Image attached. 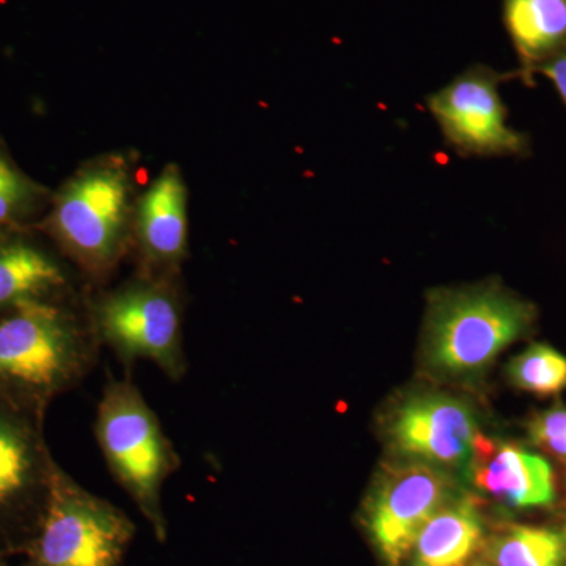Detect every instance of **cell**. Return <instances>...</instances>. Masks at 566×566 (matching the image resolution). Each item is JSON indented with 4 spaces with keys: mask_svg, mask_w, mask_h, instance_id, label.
I'll return each mask as SVG.
<instances>
[{
    "mask_svg": "<svg viewBox=\"0 0 566 566\" xmlns=\"http://www.w3.org/2000/svg\"><path fill=\"white\" fill-rule=\"evenodd\" d=\"M76 274L29 227L0 230V312L28 301L81 296Z\"/></svg>",
    "mask_w": 566,
    "mask_h": 566,
    "instance_id": "4fadbf2b",
    "label": "cell"
},
{
    "mask_svg": "<svg viewBox=\"0 0 566 566\" xmlns=\"http://www.w3.org/2000/svg\"><path fill=\"white\" fill-rule=\"evenodd\" d=\"M527 446L542 453L566 472V405L554 401L545 409L532 412L524 422Z\"/></svg>",
    "mask_w": 566,
    "mask_h": 566,
    "instance_id": "d6986e66",
    "label": "cell"
},
{
    "mask_svg": "<svg viewBox=\"0 0 566 566\" xmlns=\"http://www.w3.org/2000/svg\"><path fill=\"white\" fill-rule=\"evenodd\" d=\"M134 536L132 517L59 465L24 566H123Z\"/></svg>",
    "mask_w": 566,
    "mask_h": 566,
    "instance_id": "8992f818",
    "label": "cell"
},
{
    "mask_svg": "<svg viewBox=\"0 0 566 566\" xmlns=\"http://www.w3.org/2000/svg\"><path fill=\"white\" fill-rule=\"evenodd\" d=\"M6 556L7 554H3L2 551H0V566H7Z\"/></svg>",
    "mask_w": 566,
    "mask_h": 566,
    "instance_id": "603a6c76",
    "label": "cell"
},
{
    "mask_svg": "<svg viewBox=\"0 0 566 566\" xmlns=\"http://www.w3.org/2000/svg\"><path fill=\"white\" fill-rule=\"evenodd\" d=\"M44 420L0 405V551L22 554L35 535L54 485Z\"/></svg>",
    "mask_w": 566,
    "mask_h": 566,
    "instance_id": "ba28073f",
    "label": "cell"
},
{
    "mask_svg": "<svg viewBox=\"0 0 566 566\" xmlns=\"http://www.w3.org/2000/svg\"><path fill=\"white\" fill-rule=\"evenodd\" d=\"M536 74H543L546 80L551 81L566 106V46L562 48L549 61L543 63Z\"/></svg>",
    "mask_w": 566,
    "mask_h": 566,
    "instance_id": "ffe728a7",
    "label": "cell"
},
{
    "mask_svg": "<svg viewBox=\"0 0 566 566\" xmlns=\"http://www.w3.org/2000/svg\"><path fill=\"white\" fill-rule=\"evenodd\" d=\"M51 199L50 189L25 174L0 142V230L28 227Z\"/></svg>",
    "mask_w": 566,
    "mask_h": 566,
    "instance_id": "ac0fdd59",
    "label": "cell"
},
{
    "mask_svg": "<svg viewBox=\"0 0 566 566\" xmlns=\"http://www.w3.org/2000/svg\"><path fill=\"white\" fill-rule=\"evenodd\" d=\"M504 20L520 57L516 74L534 87L539 66L566 46V0H504Z\"/></svg>",
    "mask_w": 566,
    "mask_h": 566,
    "instance_id": "9a60e30c",
    "label": "cell"
},
{
    "mask_svg": "<svg viewBox=\"0 0 566 566\" xmlns=\"http://www.w3.org/2000/svg\"><path fill=\"white\" fill-rule=\"evenodd\" d=\"M471 566H493V565L488 564L485 558L482 557V558H476L474 564H472Z\"/></svg>",
    "mask_w": 566,
    "mask_h": 566,
    "instance_id": "7402d4cb",
    "label": "cell"
},
{
    "mask_svg": "<svg viewBox=\"0 0 566 566\" xmlns=\"http://www.w3.org/2000/svg\"><path fill=\"white\" fill-rule=\"evenodd\" d=\"M557 509H560V526L566 532V480L564 486H562L560 502H558Z\"/></svg>",
    "mask_w": 566,
    "mask_h": 566,
    "instance_id": "44dd1931",
    "label": "cell"
},
{
    "mask_svg": "<svg viewBox=\"0 0 566 566\" xmlns=\"http://www.w3.org/2000/svg\"><path fill=\"white\" fill-rule=\"evenodd\" d=\"M132 252L139 273L181 275L189 256V189L178 164H167L137 193Z\"/></svg>",
    "mask_w": 566,
    "mask_h": 566,
    "instance_id": "7c38bea8",
    "label": "cell"
},
{
    "mask_svg": "<svg viewBox=\"0 0 566 566\" xmlns=\"http://www.w3.org/2000/svg\"><path fill=\"white\" fill-rule=\"evenodd\" d=\"M486 538L479 497L458 491L419 532L405 566H471Z\"/></svg>",
    "mask_w": 566,
    "mask_h": 566,
    "instance_id": "5bb4252c",
    "label": "cell"
},
{
    "mask_svg": "<svg viewBox=\"0 0 566 566\" xmlns=\"http://www.w3.org/2000/svg\"><path fill=\"white\" fill-rule=\"evenodd\" d=\"M378 424L390 460L415 461L452 474H465L483 433L474 405L441 387L398 392L382 408Z\"/></svg>",
    "mask_w": 566,
    "mask_h": 566,
    "instance_id": "52a82bcc",
    "label": "cell"
},
{
    "mask_svg": "<svg viewBox=\"0 0 566 566\" xmlns=\"http://www.w3.org/2000/svg\"><path fill=\"white\" fill-rule=\"evenodd\" d=\"M465 475L476 493L510 512H543L560 502L554 464L520 442L480 434Z\"/></svg>",
    "mask_w": 566,
    "mask_h": 566,
    "instance_id": "8fae6325",
    "label": "cell"
},
{
    "mask_svg": "<svg viewBox=\"0 0 566 566\" xmlns=\"http://www.w3.org/2000/svg\"><path fill=\"white\" fill-rule=\"evenodd\" d=\"M482 557L493 566H566V532L560 526L502 523L488 534Z\"/></svg>",
    "mask_w": 566,
    "mask_h": 566,
    "instance_id": "2e32d148",
    "label": "cell"
},
{
    "mask_svg": "<svg viewBox=\"0 0 566 566\" xmlns=\"http://www.w3.org/2000/svg\"><path fill=\"white\" fill-rule=\"evenodd\" d=\"M136 164L123 151L82 164L57 192L39 230L82 279L99 289L133 251Z\"/></svg>",
    "mask_w": 566,
    "mask_h": 566,
    "instance_id": "3957f363",
    "label": "cell"
},
{
    "mask_svg": "<svg viewBox=\"0 0 566 566\" xmlns=\"http://www.w3.org/2000/svg\"><path fill=\"white\" fill-rule=\"evenodd\" d=\"M85 308L98 337L132 378L134 365L150 360L170 381L188 374L181 275L145 274L109 290L85 293Z\"/></svg>",
    "mask_w": 566,
    "mask_h": 566,
    "instance_id": "277c9868",
    "label": "cell"
},
{
    "mask_svg": "<svg viewBox=\"0 0 566 566\" xmlns=\"http://www.w3.org/2000/svg\"><path fill=\"white\" fill-rule=\"evenodd\" d=\"M504 376L517 392L542 400L557 398L566 390V356L554 346L534 342L505 364Z\"/></svg>",
    "mask_w": 566,
    "mask_h": 566,
    "instance_id": "e0dca14e",
    "label": "cell"
},
{
    "mask_svg": "<svg viewBox=\"0 0 566 566\" xmlns=\"http://www.w3.org/2000/svg\"><path fill=\"white\" fill-rule=\"evenodd\" d=\"M102 348L85 293L0 312V405L46 420L54 400L92 374Z\"/></svg>",
    "mask_w": 566,
    "mask_h": 566,
    "instance_id": "6da1fadb",
    "label": "cell"
},
{
    "mask_svg": "<svg viewBox=\"0 0 566 566\" xmlns=\"http://www.w3.org/2000/svg\"><path fill=\"white\" fill-rule=\"evenodd\" d=\"M458 491L455 474L444 469L390 458L381 464L365 497L363 520L386 566H405L419 532Z\"/></svg>",
    "mask_w": 566,
    "mask_h": 566,
    "instance_id": "9c48e42d",
    "label": "cell"
},
{
    "mask_svg": "<svg viewBox=\"0 0 566 566\" xmlns=\"http://www.w3.org/2000/svg\"><path fill=\"white\" fill-rule=\"evenodd\" d=\"M538 307L499 277L427 292L419 364L438 385H465L538 326Z\"/></svg>",
    "mask_w": 566,
    "mask_h": 566,
    "instance_id": "7a4b0ae2",
    "label": "cell"
},
{
    "mask_svg": "<svg viewBox=\"0 0 566 566\" xmlns=\"http://www.w3.org/2000/svg\"><path fill=\"white\" fill-rule=\"evenodd\" d=\"M510 74L474 65L444 87L431 93L427 107L441 129L444 142L463 158H526L531 153L527 134L509 123V109L501 95Z\"/></svg>",
    "mask_w": 566,
    "mask_h": 566,
    "instance_id": "30bf717a",
    "label": "cell"
},
{
    "mask_svg": "<svg viewBox=\"0 0 566 566\" xmlns=\"http://www.w3.org/2000/svg\"><path fill=\"white\" fill-rule=\"evenodd\" d=\"M95 438L115 482L133 499L159 543L169 524L163 505L167 480L181 468L172 441L133 379H109L96 408Z\"/></svg>",
    "mask_w": 566,
    "mask_h": 566,
    "instance_id": "5b68a950",
    "label": "cell"
}]
</instances>
